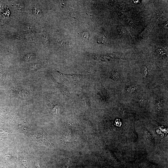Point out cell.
Wrapping results in <instances>:
<instances>
[{"instance_id":"obj_3","label":"cell","mask_w":168,"mask_h":168,"mask_svg":"<svg viewBox=\"0 0 168 168\" xmlns=\"http://www.w3.org/2000/svg\"><path fill=\"white\" fill-rule=\"evenodd\" d=\"M33 13L35 15L37 16H39L41 14L40 9L37 7H35L34 8Z\"/></svg>"},{"instance_id":"obj_4","label":"cell","mask_w":168,"mask_h":168,"mask_svg":"<svg viewBox=\"0 0 168 168\" xmlns=\"http://www.w3.org/2000/svg\"><path fill=\"white\" fill-rule=\"evenodd\" d=\"M35 55L34 54H27L24 57V59L26 60H29L34 58Z\"/></svg>"},{"instance_id":"obj_1","label":"cell","mask_w":168,"mask_h":168,"mask_svg":"<svg viewBox=\"0 0 168 168\" xmlns=\"http://www.w3.org/2000/svg\"><path fill=\"white\" fill-rule=\"evenodd\" d=\"M59 104V102L56 101L51 102L49 104V108L53 114H56L60 112L59 108L58 107Z\"/></svg>"},{"instance_id":"obj_7","label":"cell","mask_w":168,"mask_h":168,"mask_svg":"<svg viewBox=\"0 0 168 168\" xmlns=\"http://www.w3.org/2000/svg\"><path fill=\"white\" fill-rule=\"evenodd\" d=\"M17 7L19 9H21V8H22L23 7V6L20 3L18 4Z\"/></svg>"},{"instance_id":"obj_6","label":"cell","mask_w":168,"mask_h":168,"mask_svg":"<svg viewBox=\"0 0 168 168\" xmlns=\"http://www.w3.org/2000/svg\"><path fill=\"white\" fill-rule=\"evenodd\" d=\"M110 77L114 80H117L119 78V74L117 73L114 72L111 74Z\"/></svg>"},{"instance_id":"obj_5","label":"cell","mask_w":168,"mask_h":168,"mask_svg":"<svg viewBox=\"0 0 168 168\" xmlns=\"http://www.w3.org/2000/svg\"><path fill=\"white\" fill-rule=\"evenodd\" d=\"M137 88L136 86H130L128 88L127 91L129 93H132L134 92Z\"/></svg>"},{"instance_id":"obj_2","label":"cell","mask_w":168,"mask_h":168,"mask_svg":"<svg viewBox=\"0 0 168 168\" xmlns=\"http://www.w3.org/2000/svg\"><path fill=\"white\" fill-rule=\"evenodd\" d=\"M42 37L45 44L46 45H48L49 44V40L48 35L45 34H44L42 35Z\"/></svg>"}]
</instances>
